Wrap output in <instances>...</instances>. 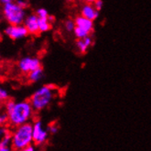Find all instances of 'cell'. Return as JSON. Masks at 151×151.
Returning a JSON list of instances; mask_svg holds the SVG:
<instances>
[{
  "label": "cell",
  "instance_id": "9",
  "mask_svg": "<svg viewBox=\"0 0 151 151\" xmlns=\"http://www.w3.org/2000/svg\"><path fill=\"white\" fill-rule=\"evenodd\" d=\"M12 130L6 126L0 127V147L5 146H11Z\"/></svg>",
  "mask_w": 151,
  "mask_h": 151
},
{
  "label": "cell",
  "instance_id": "17",
  "mask_svg": "<svg viewBox=\"0 0 151 151\" xmlns=\"http://www.w3.org/2000/svg\"><path fill=\"white\" fill-rule=\"evenodd\" d=\"M9 100V93L3 86L0 85V104H5Z\"/></svg>",
  "mask_w": 151,
  "mask_h": 151
},
{
  "label": "cell",
  "instance_id": "15",
  "mask_svg": "<svg viewBox=\"0 0 151 151\" xmlns=\"http://www.w3.org/2000/svg\"><path fill=\"white\" fill-rule=\"evenodd\" d=\"M8 125V114L4 104H0V127Z\"/></svg>",
  "mask_w": 151,
  "mask_h": 151
},
{
  "label": "cell",
  "instance_id": "6",
  "mask_svg": "<svg viewBox=\"0 0 151 151\" xmlns=\"http://www.w3.org/2000/svg\"><path fill=\"white\" fill-rule=\"evenodd\" d=\"M49 130L43 127V124L40 120L33 123V143L36 146H42L49 138Z\"/></svg>",
  "mask_w": 151,
  "mask_h": 151
},
{
  "label": "cell",
  "instance_id": "22",
  "mask_svg": "<svg viewBox=\"0 0 151 151\" xmlns=\"http://www.w3.org/2000/svg\"><path fill=\"white\" fill-rule=\"evenodd\" d=\"M16 2L19 4L20 6H22L24 8H27V7L29 6V2L27 1V0H17Z\"/></svg>",
  "mask_w": 151,
  "mask_h": 151
},
{
  "label": "cell",
  "instance_id": "13",
  "mask_svg": "<svg viewBox=\"0 0 151 151\" xmlns=\"http://www.w3.org/2000/svg\"><path fill=\"white\" fill-rule=\"evenodd\" d=\"M53 20L52 17H49V19H39V29L40 32H47L51 29V23Z\"/></svg>",
  "mask_w": 151,
  "mask_h": 151
},
{
  "label": "cell",
  "instance_id": "29",
  "mask_svg": "<svg viewBox=\"0 0 151 151\" xmlns=\"http://www.w3.org/2000/svg\"><path fill=\"white\" fill-rule=\"evenodd\" d=\"M12 1H15V2H16V1H17V0H12Z\"/></svg>",
  "mask_w": 151,
  "mask_h": 151
},
{
  "label": "cell",
  "instance_id": "1",
  "mask_svg": "<svg viewBox=\"0 0 151 151\" xmlns=\"http://www.w3.org/2000/svg\"><path fill=\"white\" fill-rule=\"evenodd\" d=\"M4 105L8 114V125L12 128L30 122L34 116L35 110L29 100L15 102L9 99Z\"/></svg>",
  "mask_w": 151,
  "mask_h": 151
},
{
  "label": "cell",
  "instance_id": "11",
  "mask_svg": "<svg viewBox=\"0 0 151 151\" xmlns=\"http://www.w3.org/2000/svg\"><path fill=\"white\" fill-rule=\"evenodd\" d=\"M74 21H75V25L77 27H80V28L89 31L90 33L93 32V20L88 19L83 16H79L76 17Z\"/></svg>",
  "mask_w": 151,
  "mask_h": 151
},
{
  "label": "cell",
  "instance_id": "10",
  "mask_svg": "<svg viewBox=\"0 0 151 151\" xmlns=\"http://www.w3.org/2000/svg\"><path fill=\"white\" fill-rule=\"evenodd\" d=\"M81 16L93 21L98 17V10L93 6V4H86L82 8Z\"/></svg>",
  "mask_w": 151,
  "mask_h": 151
},
{
  "label": "cell",
  "instance_id": "20",
  "mask_svg": "<svg viewBox=\"0 0 151 151\" xmlns=\"http://www.w3.org/2000/svg\"><path fill=\"white\" fill-rule=\"evenodd\" d=\"M48 130H49L50 134L55 135V134H57L58 131H59V127H58V125H57L56 123H52V124H50V125L49 126Z\"/></svg>",
  "mask_w": 151,
  "mask_h": 151
},
{
  "label": "cell",
  "instance_id": "8",
  "mask_svg": "<svg viewBox=\"0 0 151 151\" xmlns=\"http://www.w3.org/2000/svg\"><path fill=\"white\" fill-rule=\"evenodd\" d=\"M23 24L30 35H38L40 33L39 29V17L36 14L27 15Z\"/></svg>",
  "mask_w": 151,
  "mask_h": 151
},
{
  "label": "cell",
  "instance_id": "25",
  "mask_svg": "<svg viewBox=\"0 0 151 151\" xmlns=\"http://www.w3.org/2000/svg\"><path fill=\"white\" fill-rule=\"evenodd\" d=\"M10 2H12V0H0V4H1L2 6L10 3Z\"/></svg>",
  "mask_w": 151,
  "mask_h": 151
},
{
  "label": "cell",
  "instance_id": "27",
  "mask_svg": "<svg viewBox=\"0 0 151 151\" xmlns=\"http://www.w3.org/2000/svg\"><path fill=\"white\" fill-rule=\"evenodd\" d=\"M67 1H73V0H67Z\"/></svg>",
  "mask_w": 151,
  "mask_h": 151
},
{
  "label": "cell",
  "instance_id": "21",
  "mask_svg": "<svg viewBox=\"0 0 151 151\" xmlns=\"http://www.w3.org/2000/svg\"><path fill=\"white\" fill-rule=\"evenodd\" d=\"M93 6L99 11L100 9H102V7H103V1L102 0H95L94 3H93Z\"/></svg>",
  "mask_w": 151,
  "mask_h": 151
},
{
  "label": "cell",
  "instance_id": "14",
  "mask_svg": "<svg viewBox=\"0 0 151 151\" xmlns=\"http://www.w3.org/2000/svg\"><path fill=\"white\" fill-rule=\"evenodd\" d=\"M43 70L42 68H40V69H37L33 70V72L29 73L28 74V80L29 82L30 83H37V82H40V80L43 78Z\"/></svg>",
  "mask_w": 151,
  "mask_h": 151
},
{
  "label": "cell",
  "instance_id": "16",
  "mask_svg": "<svg viewBox=\"0 0 151 151\" xmlns=\"http://www.w3.org/2000/svg\"><path fill=\"white\" fill-rule=\"evenodd\" d=\"M73 33L75 35V37L78 38L79 40L80 39H84V38L88 37V36H90V34H91L89 31H87V30H85V29H83L82 28H80V27H77V26L75 27Z\"/></svg>",
  "mask_w": 151,
  "mask_h": 151
},
{
  "label": "cell",
  "instance_id": "26",
  "mask_svg": "<svg viewBox=\"0 0 151 151\" xmlns=\"http://www.w3.org/2000/svg\"><path fill=\"white\" fill-rule=\"evenodd\" d=\"M84 2H86L87 4H93L95 0H83Z\"/></svg>",
  "mask_w": 151,
  "mask_h": 151
},
{
  "label": "cell",
  "instance_id": "18",
  "mask_svg": "<svg viewBox=\"0 0 151 151\" xmlns=\"http://www.w3.org/2000/svg\"><path fill=\"white\" fill-rule=\"evenodd\" d=\"M75 27H76L75 21L73 20V19H68V20H66L65 23H64V28H65V29H66L67 31H69V32L73 31L74 29H75Z\"/></svg>",
  "mask_w": 151,
  "mask_h": 151
},
{
  "label": "cell",
  "instance_id": "4",
  "mask_svg": "<svg viewBox=\"0 0 151 151\" xmlns=\"http://www.w3.org/2000/svg\"><path fill=\"white\" fill-rule=\"evenodd\" d=\"M2 15L8 25H20L24 23L27 17L26 8L20 6L15 1L2 6Z\"/></svg>",
  "mask_w": 151,
  "mask_h": 151
},
{
  "label": "cell",
  "instance_id": "12",
  "mask_svg": "<svg viewBox=\"0 0 151 151\" xmlns=\"http://www.w3.org/2000/svg\"><path fill=\"white\" fill-rule=\"evenodd\" d=\"M93 44V40L90 36H88L84 39H80L76 42V47L80 53H85L89 47H91Z\"/></svg>",
  "mask_w": 151,
  "mask_h": 151
},
{
  "label": "cell",
  "instance_id": "28",
  "mask_svg": "<svg viewBox=\"0 0 151 151\" xmlns=\"http://www.w3.org/2000/svg\"><path fill=\"white\" fill-rule=\"evenodd\" d=\"M0 40H1V34H0Z\"/></svg>",
  "mask_w": 151,
  "mask_h": 151
},
{
  "label": "cell",
  "instance_id": "2",
  "mask_svg": "<svg viewBox=\"0 0 151 151\" xmlns=\"http://www.w3.org/2000/svg\"><path fill=\"white\" fill-rule=\"evenodd\" d=\"M33 143V124L29 122L14 127L12 130L11 146L14 151H20Z\"/></svg>",
  "mask_w": 151,
  "mask_h": 151
},
{
  "label": "cell",
  "instance_id": "7",
  "mask_svg": "<svg viewBox=\"0 0 151 151\" xmlns=\"http://www.w3.org/2000/svg\"><path fill=\"white\" fill-rule=\"evenodd\" d=\"M4 33L6 36H7L12 40H19L22 39H25L29 36V31L26 29L24 24L20 25H8L6 26Z\"/></svg>",
  "mask_w": 151,
  "mask_h": 151
},
{
  "label": "cell",
  "instance_id": "24",
  "mask_svg": "<svg viewBox=\"0 0 151 151\" xmlns=\"http://www.w3.org/2000/svg\"><path fill=\"white\" fill-rule=\"evenodd\" d=\"M20 151H36V149H35V147H34L32 145H30V146H29V147H27L23 148V149L20 150Z\"/></svg>",
  "mask_w": 151,
  "mask_h": 151
},
{
  "label": "cell",
  "instance_id": "23",
  "mask_svg": "<svg viewBox=\"0 0 151 151\" xmlns=\"http://www.w3.org/2000/svg\"><path fill=\"white\" fill-rule=\"evenodd\" d=\"M0 151H14L12 146H5L0 147Z\"/></svg>",
  "mask_w": 151,
  "mask_h": 151
},
{
  "label": "cell",
  "instance_id": "5",
  "mask_svg": "<svg viewBox=\"0 0 151 151\" xmlns=\"http://www.w3.org/2000/svg\"><path fill=\"white\" fill-rule=\"evenodd\" d=\"M17 66L20 73L24 74H29L33 70L41 68V63L40 60L37 57L26 56L17 61Z\"/></svg>",
  "mask_w": 151,
  "mask_h": 151
},
{
  "label": "cell",
  "instance_id": "3",
  "mask_svg": "<svg viewBox=\"0 0 151 151\" xmlns=\"http://www.w3.org/2000/svg\"><path fill=\"white\" fill-rule=\"evenodd\" d=\"M56 93V88L52 85H43L35 91L29 98V102L35 112H40L46 109L54 100Z\"/></svg>",
  "mask_w": 151,
  "mask_h": 151
},
{
  "label": "cell",
  "instance_id": "19",
  "mask_svg": "<svg viewBox=\"0 0 151 151\" xmlns=\"http://www.w3.org/2000/svg\"><path fill=\"white\" fill-rule=\"evenodd\" d=\"M36 15L39 17V19H49V13L45 8H39L36 11Z\"/></svg>",
  "mask_w": 151,
  "mask_h": 151
}]
</instances>
